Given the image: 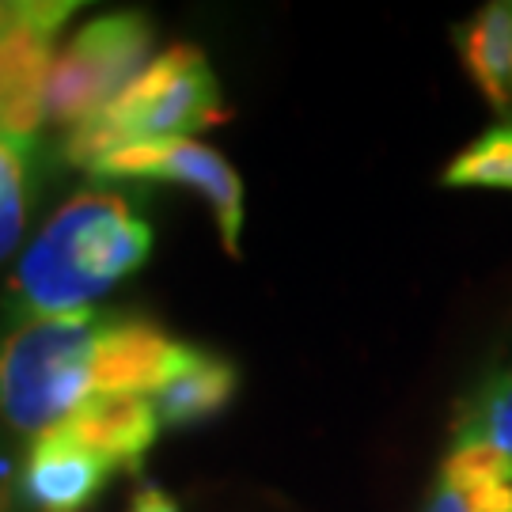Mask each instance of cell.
Instances as JSON below:
<instances>
[{"mask_svg": "<svg viewBox=\"0 0 512 512\" xmlns=\"http://www.w3.org/2000/svg\"><path fill=\"white\" fill-rule=\"evenodd\" d=\"M152 255V224L118 190H80L46 220L4 289V330L92 308Z\"/></svg>", "mask_w": 512, "mask_h": 512, "instance_id": "1", "label": "cell"}, {"mask_svg": "<svg viewBox=\"0 0 512 512\" xmlns=\"http://www.w3.org/2000/svg\"><path fill=\"white\" fill-rule=\"evenodd\" d=\"M228 122V107L213 76L209 57L190 46H167L160 57L103 114L80 122L61 141V160L69 167H88L107 152L129 145L190 141L194 133Z\"/></svg>", "mask_w": 512, "mask_h": 512, "instance_id": "2", "label": "cell"}, {"mask_svg": "<svg viewBox=\"0 0 512 512\" xmlns=\"http://www.w3.org/2000/svg\"><path fill=\"white\" fill-rule=\"evenodd\" d=\"M107 311H69L0 334V421L35 444L95 395V346Z\"/></svg>", "mask_w": 512, "mask_h": 512, "instance_id": "3", "label": "cell"}, {"mask_svg": "<svg viewBox=\"0 0 512 512\" xmlns=\"http://www.w3.org/2000/svg\"><path fill=\"white\" fill-rule=\"evenodd\" d=\"M152 38V23L141 12L88 19L54 57L42 103L46 122L73 129L103 114L148 69Z\"/></svg>", "mask_w": 512, "mask_h": 512, "instance_id": "4", "label": "cell"}, {"mask_svg": "<svg viewBox=\"0 0 512 512\" xmlns=\"http://www.w3.org/2000/svg\"><path fill=\"white\" fill-rule=\"evenodd\" d=\"M99 183H175L209 202L224 251L239 255L243 236V179L217 148L202 141H160L107 152L88 167Z\"/></svg>", "mask_w": 512, "mask_h": 512, "instance_id": "5", "label": "cell"}, {"mask_svg": "<svg viewBox=\"0 0 512 512\" xmlns=\"http://www.w3.org/2000/svg\"><path fill=\"white\" fill-rule=\"evenodd\" d=\"M76 12L73 0H19L0 23V129L38 137L46 122V84L54 69V38Z\"/></svg>", "mask_w": 512, "mask_h": 512, "instance_id": "6", "label": "cell"}, {"mask_svg": "<svg viewBox=\"0 0 512 512\" xmlns=\"http://www.w3.org/2000/svg\"><path fill=\"white\" fill-rule=\"evenodd\" d=\"M190 342L171 338L141 315H107L95 346V395H145L152 399L164 380L186 361Z\"/></svg>", "mask_w": 512, "mask_h": 512, "instance_id": "7", "label": "cell"}, {"mask_svg": "<svg viewBox=\"0 0 512 512\" xmlns=\"http://www.w3.org/2000/svg\"><path fill=\"white\" fill-rule=\"evenodd\" d=\"M160 414L145 395H92L57 425V433L88 448L114 471L137 475L160 437Z\"/></svg>", "mask_w": 512, "mask_h": 512, "instance_id": "8", "label": "cell"}, {"mask_svg": "<svg viewBox=\"0 0 512 512\" xmlns=\"http://www.w3.org/2000/svg\"><path fill=\"white\" fill-rule=\"evenodd\" d=\"M110 478H114L110 463H103L88 448H80V444L61 437L57 429H50L46 437H38L27 448L19 494L31 509L80 512L107 490Z\"/></svg>", "mask_w": 512, "mask_h": 512, "instance_id": "9", "label": "cell"}, {"mask_svg": "<svg viewBox=\"0 0 512 512\" xmlns=\"http://www.w3.org/2000/svg\"><path fill=\"white\" fill-rule=\"evenodd\" d=\"M425 512H512V459L482 444H452Z\"/></svg>", "mask_w": 512, "mask_h": 512, "instance_id": "10", "label": "cell"}, {"mask_svg": "<svg viewBox=\"0 0 512 512\" xmlns=\"http://www.w3.org/2000/svg\"><path fill=\"white\" fill-rule=\"evenodd\" d=\"M456 50L486 103L512 126V0L486 4L456 27Z\"/></svg>", "mask_w": 512, "mask_h": 512, "instance_id": "11", "label": "cell"}, {"mask_svg": "<svg viewBox=\"0 0 512 512\" xmlns=\"http://www.w3.org/2000/svg\"><path fill=\"white\" fill-rule=\"evenodd\" d=\"M239 372L228 357L213 349L190 346L186 361L164 380V387L152 395V406L160 414V425L183 429L194 421H205L220 414L224 406L236 399Z\"/></svg>", "mask_w": 512, "mask_h": 512, "instance_id": "12", "label": "cell"}, {"mask_svg": "<svg viewBox=\"0 0 512 512\" xmlns=\"http://www.w3.org/2000/svg\"><path fill=\"white\" fill-rule=\"evenodd\" d=\"M54 152L38 137H19L0 129V262L19 247L31 224L38 194L50 175Z\"/></svg>", "mask_w": 512, "mask_h": 512, "instance_id": "13", "label": "cell"}, {"mask_svg": "<svg viewBox=\"0 0 512 512\" xmlns=\"http://www.w3.org/2000/svg\"><path fill=\"white\" fill-rule=\"evenodd\" d=\"M456 444H482L512 459V365L486 376L463 403L452 429Z\"/></svg>", "mask_w": 512, "mask_h": 512, "instance_id": "14", "label": "cell"}, {"mask_svg": "<svg viewBox=\"0 0 512 512\" xmlns=\"http://www.w3.org/2000/svg\"><path fill=\"white\" fill-rule=\"evenodd\" d=\"M444 186H478V190H512V126L478 133L471 145L444 167Z\"/></svg>", "mask_w": 512, "mask_h": 512, "instance_id": "15", "label": "cell"}, {"mask_svg": "<svg viewBox=\"0 0 512 512\" xmlns=\"http://www.w3.org/2000/svg\"><path fill=\"white\" fill-rule=\"evenodd\" d=\"M12 433L8 425L0 421V512H16L19 505V459H16V444H12Z\"/></svg>", "mask_w": 512, "mask_h": 512, "instance_id": "16", "label": "cell"}, {"mask_svg": "<svg viewBox=\"0 0 512 512\" xmlns=\"http://www.w3.org/2000/svg\"><path fill=\"white\" fill-rule=\"evenodd\" d=\"M4 12H8V4H0V23H4Z\"/></svg>", "mask_w": 512, "mask_h": 512, "instance_id": "17", "label": "cell"}]
</instances>
